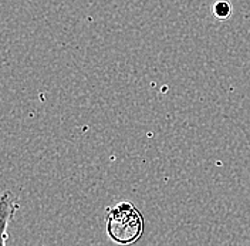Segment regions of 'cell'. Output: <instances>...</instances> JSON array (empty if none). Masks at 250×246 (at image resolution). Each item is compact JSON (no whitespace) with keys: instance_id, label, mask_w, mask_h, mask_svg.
<instances>
[{"instance_id":"cell-1","label":"cell","mask_w":250,"mask_h":246,"mask_svg":"<svg viewBox=\"0 0 250 246\" xmlns=\"http://www.w3.org/2000/svg\"><path fill=\"white\" fill-rule=\"evenodd\" d=\"M107 233L118 245L135 244L144 233V218L131 202L123 201L107 212Z\"/></svg>"},{"instance_id":"cell-2","label":"cell","mask_w":250,"mask_h":246,"mask_svg":"<svg viewBox=\"0 0 250 246\" xmlns=\"http://www.w3.org/2000/svg\"><path fill=\"white\" fill-rule=\"evenodd\" d=\"M0 216H1V238H3V242L1 244H6V239H7V226L10 224V221L13 219L15 212L17 211L19 205L16 202L15 195L12 192H7L4 191L3 195H1V200H0Z\"/></svg>"},{"instance_id":"cell-3","label":"cell","mask_w":250,"mask_h":246,"mask_svg":"<svg viewBox=\"0 0 250 246\" xmlns=\"http://www.w3.org/2000/svg\"><path fill=\"white\" fill-rule=\"evenodd\" d=\"M233 12V7L229 1L226 0H219L213 4V9H212V13L213 16L218 19V20H228Z\"/></svg>"}]
</instances>
